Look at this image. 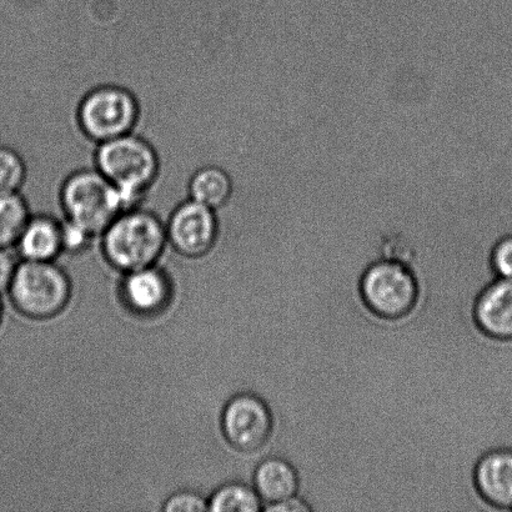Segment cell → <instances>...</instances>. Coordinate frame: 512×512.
<instances>
[{
    "mask_svg": "<svg viewBox=\"0 0 512 512\" xmlns=\"http://www.w3.org/2000/svg\"><path fill=\"white\" fill-rule=\"evenodd\" d=\"M263 506L254 486L247 481L224 484L208 499V511L212 512H263Z\"/></svg>",
    "mask_w": 512,
    "mask_h": 512,
    "instance_id": "obj_15",
    "label": "cell"
},
{
    "mask_svg": "<svg viewBox=\"0 0 512 512\" xmlns=\"http://www.w3.org/2000/svg\"><path fill=\"white\" fill-rule=\"evenodd\" d=\"M2 316H3V306H2V301H0V323H2Z\"/></svg>",
    "mask_w": 512,
    "mask_h": 512,
    "instance_id": "obj_23",
    "label": "cell"
},
{
    "mask_svg": "<svg viewBox=\"0 0 512 512\" xmlns=\"http://www.w3.org/2000/svg\"><path fill=\"white\" fill-rule=\"evenodd\" d=\"M17 245L24 260L55 261L64 253L62 220L50 214H32Z\"/></svg>",
    "mask_w": 512,
    "mask_h": 512,
    "instance_id": "obj_12",
    "label": "cell"
},
{
    "mask_svg": "<svg viewBox=\"0 0 512 512\" xmlns=\"http://www.w3.org/2000/svg\"><path fill=\"white\" fill-rule=\"evenodd\" d=\"M93 164L119 190L125 210L144 207L162 170L158 149L137 132L95 145Z\"/></svg>",
    "mask_w": 512,
    "mask_h": 512,
    "instance_id": "obj_1",
    "label": "cell"
},
{
    "mask_svg": "<svg viewBox=\"0 0 512 512\" xmlns=\"http://www.w3.org/2000/svg\"><path fill=\"white\" fill-rule=\"evenodd\" d=\"M263 512H311L309 505L299 496L280 501V503L265 505Z\"/></svg>",
    "mask_w": 512,
    "mask_h": 512,
    "instance_id": "obj_22",
    "label": "cell"
},
{
    "mask_svg": "<svg viewBox=\"0 0 512 512\" xmlns=\"http://www.w3.org/2000/svg\"><path fill=\"white\" fill-rule=\"evenodd\" d=\"M491 265L498 278L512 279V233L503 235L491 250Z\"/></svg>",
    "mask_w": 512,
    "mask_h": 512,
    "instance_id": "obj_19",
    "label": "cell"
},
{
    "mask_svg": "<svg viewBox=\"0 0 512 512\" xmlns=\"http://www.w3.org/2000/svg\"><path fill=\"white\" fill-rule=\"evenodd\" d=\"M32 217L28 200L20 193H0V249L17 244Z\"/></svg>",
    "mask_w": 512,
    "mask_h": 512,
    "instance_id": "obj_16",
    "label": "cell"
},
{
    "mask_svg": "<svg viewBox=\"0 0 512 512\" xmlns=\"http://www.w3.org/2000/svg\"><path fill=\"white\" fill-rule=\"evenodd\" d=\"M79 132L98 145L137 132L142 107L132 90L120 84L104 83L88 90L77 107Z\"/></svg>",
    "mask_w": 512,
    "mask_h": 512,
    "instance_id": "obj_4",
    "label": "cell"
},
{
    "mask_svg": "<svg viewBox=\"0 0 512 512\" xmlns=\"http://www.w3.org/2000/svg\"><path fill=\"white\" fill-rule=\"evenodd\" d=\"M475 483L494 511H512V449L490 451L479 461Z\"/></svg>",
    "mask_w": 512,
    "mask_h": 512,
    "instance_id": "obj_10",
    "label": "cell"
},
{
    "mask_svg": "<svg viewBox=\"0 0 512 512\" xmlns=\"http://www.w3.org/2000/svg\"><path fill=\"white\" fill-rule=\"evenodd\" d=\"M252 485L264 506L280 503L299 494L298 473L288 460L278 456H270L256 464Z\"/></svg>",
    "mask_w": 512,
    "mask_h": 512,
    "instance_id": "obj_13",
    "label": "cell"
},
{
    "mask_svg": "<svg viewBox=\"0 0 512 512\" xmlns=\"http://www.w3.org/2000/svg\"><path fill=\"white\" fill-rule=\"evenodd\" d=\"M99 238L104 258L124 274L155 265L168 244L165 222L144 207L119 214Z\"/></svg>",
    "mask_w": 512,
    "mask_h": 512,
    "instance_id": "obj_2",
    "label": "cell"
},
{
    "mask_svg": "<svg viewBox=\"0 0 512 512\" xmlns=\"http://www.w3.org/2000/svg\"><path fill=\"white\" fill-rule=\"evenodd\" d=\"M273 429V415L260 396L240 391L225 405L222 431L237 453L253 458L268 445Z\"/></svg>",
    "mask_w": 512,
    "mask_h": 512,
    "instance_id": "obj_7",
    "label": "cell"
},
{
    "mask_svg": "<svg viewBox=\"0 0 512 512\" xmlns=\"http://www.w3.org/2000/svg\"><path fill=\"white\" fill-rule=\"evenodd\" d=\"M9 294L20 314L29 319L48 320L67 308L72 283L54 261L24 260L15 270Z\"/></svg>",
    "mask_w": 512,
    "mask_h": 512,
    "instance_id": "obj_5",
    "label": "cell"
},
{
    "mask_svg": "<svg viewBox=\"0 0 512 512\" xmlns=\"http://www.w3.org/2000/svg\"><path fill=\"white\" fill-rule=\"evenodd\" d=\"M476 323L490 338L512 341V279L498 278L480 294Z\"/></svg>",
    "mask_w": 512,
    "mask_h": 512,
    "instance_id": "obj_11",
    "label": "cell"
},
{
    "mask_svg": "<svg viewBox=\"0 0 512 512\" xmlns=\"http://www.w3.org/2000/svg\"><path fill=\"white\" fill-rule=\"evenodd\" d=\"M218 212L187 198L169 214L168 244L180 255L199 259L212 252L219 237Z\"/></svg>",
    "mask_w": 512,
    "mask_h": 512,
    "instance_id": "obj_8",
    "label": "cell"
},
{
    "mask_svg": "<svg viewBox=\"0 0 512 512\" xmlns=\"http://www.w3.org/2000/svg\"><path fill=\"white\" fill-rule=\"evenodd\" d=\"M361 296L375 315L399 319L414 309L418 285L413 274L396 261H376L365 271L360 284Z\"/></svg>",
    "mask_w": 512,
    "mask_h": 512,
    "instance_id": "obj_6",
    "label": "cell"
},
{
    "mask_svg": "<svg viewBox=\"0 0 512 512\" xmlns=\"http://www.w3.org/2000/svg\"><path fill=\"white\" fill-rule=\"evenodd\" d=\"M58 198L64 219L94 238L100 237L125 212L119 190L93 167L70 172L60 184Z\"/></svg>",
    "mask_w": 512,
    "mask_h": 512,
    "instance_id": "obj_3",
    "label": "cell"
},
{
    "mask_svg": "<svg viewBox=\"0 0 512 512\" xmlns=\"http://www.w3.org/2000/svg\"><path fill=\"white\" fill-rule=\"evenodd\" d=\"M120 293L132 313L154 316L168 308L173 289L168 275L153 265L125 274Z\"/></svg>",
    "mask_w": 512,
    "mask_h": 512,
    "instance_id": "obj_9",
    "label": "cell"
},
{
    "mask_svg": "<svg viewBox=\"0 0 512 512\" xmlns=\"http://www.w3.org/2000/svg\"><path fill=\"white\" fill-rule=\"evenodd\" d=\"M17 266L14 256L7 249H0V293L9 289Z\"/></svg>",
    "mask_w": 512,
    "mask_h": 512,
    "instance_id": "obj_21",
    "label": "cell"
},
{
    "mask_svg": "<svg viewBox=\"0 0 512 512\" xmlns=\"http://www.w3.org/2000/svg\"><path fill=\"white\" fill-rule=\"evenodd\" d=\"M28 178L27 163L17 150L0 147V193H20Z\"/></svg>",
    "mask_w": 512,
    "mask_h": 512,
    "instance_id": "obj_17",
    "label": "cell"
},
{
    "mask_svg": "<svg viewBox=\"0 0 512 512\" xmlns=\"http://www.w3.org/2000/svg\"><path fill=\"white\" fill-rule=\"evenodd\" d=\"M233 194L232 175L218 164H205L194 170L187 184V197L215 212L227 207Z\"/></svg>",
    "mask_w": 512,
    "mask_h": 512,
    "instance_id": "obj_14",
    "label": "cell"
},
{
    "mask_svg": "<svg viewBox=\"0 0 512 512\" xmlns=\"http://www.w3.org/2000/svg\"><path fill=\"white\" fill-rule=\"evenodd\" d=\"M63 227V248L64 252L80 253L88 247L92 242V235L85 232L84 229L78 227L77 224L69 222V220H62Z\"/></svg>",
    "mask_w": 512,
    "mask_h": 512,
    "instance_id": "obj_20",
    "label": "cell"
},
{
    "mask_svg": "<svg viewBox=\"0 0 512 512\" xmlns=\"http://www.w3.org/2000/svg\"><path fill=\"white\" fill-rule=\"evenodd\" d=\"M165 512H205L208 500L195 491H179L170 495L163 506Z\"/></svg>",
    "mask_w": 512,
    "mask_h": 512,
    "instance_id": "obj_18",
    "label": "cell"
}]
</instances>
